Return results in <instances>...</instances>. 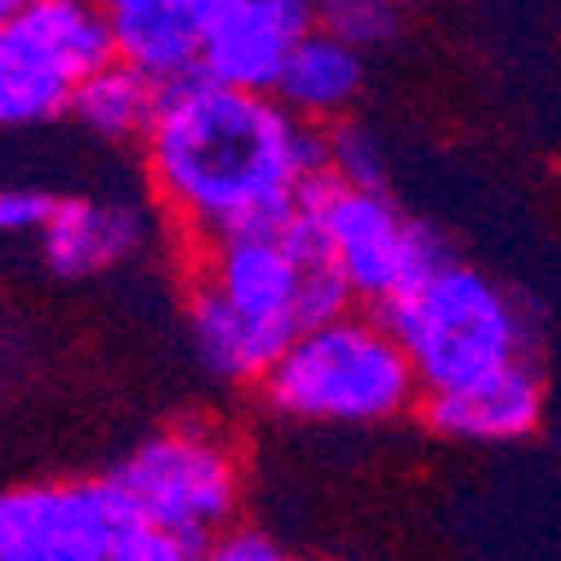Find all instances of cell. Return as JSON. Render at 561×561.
<instances>
[{
  "mask_svg": "<svg viewBox=\"0 0 561 561\" xmlns=\"http://www.w3.org/2000/svg\"><path fill=\"white\" fill-rule=\"evenodd\" d=\"M144 165L165 215L209 245L286 228L325 174V129L295 121L272 94L183 77L161 90Z\"/></svg>",
  "mask_w": 561,
  "mask_h": 561,
  "instance_id": "6da1fadb",
  "label": "cell"
},
{
  "mask_svg": "<svg viewBox=\"0 0 561 561\" xmlns=\"http://www.w3.org/2000/svg\"><path fill=\"white\" fill-rule=\"evenodd\" d=\"M383 325L414 366L419 388L455 392L530 362L526 308L485 272L446 263L383 308Z\"/></svg>",
  "mask_w": 561,
  "mask_h": 561,
  "instance_id": "7a4b0ae2",
  "label": "cell"
},
{
  "mask_svg": "<svg viewBox=\"0 0 561 561\" xmlns=\"http://www.w3.org/2000/svg\"><path fill=\"white\" fill-rule=\"evenodd\" d=\"M414 392L419 379L401 343L383 321L362 312L295 334L263 379L267 405L299 424H383Z\"/></svg>",
  "mask_w": 561,
  "mask_h": 561,
  "instance_id": "3957f363",
  "label": "cell"
},
{
  "mask_svg": "<svg viewBox=\"0 0 561 561\" xmlns=\"http://www.w3.org/2000/svg\"><path fill=\"white\" fill-rule=\"evenodd\" d=\"M304 215L312 219L353 299L379 308L455 259L446 237L424 219H410L388 192L343 187L321 174L304 196Z\"/></svg>",
  "mask_w": 561,
  "mask_h": 561,
  "instance_id": "277c9868",
  "label": "cell"
},
{
  "mask_svg": "<svg viewBox=\"0 0 561 561\" xmlns=\"http://www.w3.org/2000/svg\"><path fill=\"white\" fill-rule=\"evenodd\" d=\"M138 522H148L196 552L228 530L241 504V459L228 437L205 424H179L148 442L112 472Z\"/></svg>",
  "mask_w": 561,
  "mask_h": 561,
  "instance_id": "5b68a950",
  "label": "cell"
},
{
  "mask_svg": "<svg viewBox=\"0 0 561 561\" xmlns=\"http://www.w3.org/2000/svg\"><path fill=\"white\" fill-rule=\"evenodd\" d=\"M138 522L112 477L0 490V561H103Z\"/></svg>",
  "mask_w": 561,
  "mask_h": 561,
  "instance_id": "8992f818",
  "label": "cell"
},
{
  "mask_svg": "<svg viewBox=\"0 0 561 561\" xmlns=\"http://www.w3.org/2000/svg\"><path fill=\"white\" fill-rule=\"evenodd\" d=\"M196 77L245 94H272L290 54L317 32L312 0H196Z\"/></svg>",
  "mask_w": 561,
  "mask_h": 561,
  "instance_id": "52a82bcc",
  "label": "cell"
},
{
  "mask_svg": "<svg viewBox=\"0 0 561 561\" xmlns=\"http://www.w3.org/2000/svg\"><path fill=\"white\" fill-rule=\"evenodd\" d=\"M543 379L530 362L508 366L490 379H477L455 392H433L424 401V419L437 437L477 442V446H504L522 442L543 424Z\"/></svg>",
  "mask_w": 561,
  "mask_h": 561,
  "instance_id": "ba28073f",
  "label": "cell"
},
{
  "mask_svg": "<svg viewBox=\"0 0 561 561\" xmlns=\"http://www.w3.org/2000/svg\"><path fill=\"white\" fill-rule=\"evenodd\" d=\"M152 237L144 205L125 196H67L41 232V254L58 276H99L134 259Z\"/></svg>",
  "mask_w": 561,
  "mask_h": 561,
  "instance_id": "9c48e42d",
  "label": "cell"
},
{
  "mask_svg": "<svg viewBox=\"0 0 561 561\" xmlns=\"http://www.w3.org/2000/svg\"><path fill=\"white\" fill-rule=\"evenodd\" d=\"M187 334L196 347V362L224 383H263L295 339L286 330L241 317L237 308H228L201 286H192L187 299Z\"/></svg>",
  "mask_w": 561,
  "mask_h": 561,
  "instance_id": "30bf717a",
  "label": "cell"
},
{
  "mask_svg": "<svg viewBox=\"0 0 561 561\" xmlns=\"http://www.w3.org/2000/svg\"><path fill=\"white\" fill-rule=\"evenodd\" d=\"M366 85V58L362 49L343 45L325 32H312L286 62L272 99L286 107L295 121L321 129V125H339L347 116V107L357 103Z\"/></svg>",
  "mask_w": 561,
  "mask_h": 561,
  "instance_id": "8fae6325",
  "label": "cell"
},
{
  "mask_svg": "<svg viewBox=\"0 0 561 561\" xmlns=\"http://www.w3.org/2000/svg\"><path fill=\"white\" fill-rule=\"evenodd\" d=\"M116 58L138 67L157 85H174L196 77L201 67V10L196 0H174V5H134L107 10Z\"/></svg>",
  "mask_w": 561,
  "mask_h": 561,
  "instance_id": "7c38bea8",
  "label": "cell"
},
{
  "mask_svg": "<svg viewBox=\"0 0 561 561\" xmlns=\"http://www.w3.org/2000/svg\"><path fill=\"white\" fill-rule=\"evenodd\" d=\"M77 81L27 41L14 23L0 27V129H32L72 112Z\"/></svg>",
  "mask_w": 561,
  "mask_h": 561,
  "instance_id": "4fadbf2b",
  "label": "cell"
},
{
  "mask_svg": "<svg viewBox=\"0 0 561 561\" xmlns=\"http://www.w3.org/2000/svg\"><path fill=\"white\" fill-rule=\"evenodd\" d=\"M14 27L36 41L77 85L116 62V36L103 0H36L23 19H14Z\"/></svg>",
  "mask_w": 561,
  "mask_h": 561,
  "instance_id": "5bb4252c",
  "label": "cell"
},
{
  "mask_svg": "<svg viewBox=\"0 0 561 561\" xmlns=\"http://www.w3.org/2000/svg\"><path fill=\"white\" fill-rule=\"evenodd\" d=\"M161 90L152 77H144L138 67L129 62H107L103 72L85 77L72 94V112L81 129H90L103 144H144L148 129H152V116L161 107Z\"/></svg>",
  "mask_w": 561,
  "mask_h": 561,
  "instance_id": "9a60e30c",
  "label": "cell"
},
{
  "mask_svg": "<svg viewBox=\"0 0 561 561\" xmlns=\"http://www.w3.org/2000/svg\"><path fill=\"white\" fill-rule=\"evenodd\" d=\"M325 179L343 183V187H366V192H383L388 179V161H383V144L353 121H339L325 129Z\"/></svg>",
  "mask_w": 561,
  "mask_h": 561,
  "instance_id": "2e32d148",
  "label": "cell"
},
{
  "mask_svg": "<svg viewBox=\"0 0 561 561\" xmlns=\"http://www.w3.org/2000/svg\"><path fill=\"white\" fill-rule=\"evenodd\" d=\"M312 23L317 32L366 54L397 32V0H312Z\"/></svg>",
  "mask_w": 561,
  "mask_h": 561,
  "instance_id": "e0dca14e",
  "label": "cell"
},
{
  "mask_svg": "<svg viewBox=\"0 0 561 561\" xmlns=\"http://www.w3.org/2000/svg\"><path fill=\"white\" fill-rule=\"evenodd\" d=\"M54 205L58 201L41 187H0V237H41Z\"/></svg>",
  "mask_w": 561,
  "mask_h": 561,
  "instance_id": "ac0fdd59",
  "label": "cell"
},
{
  "mask_svg": "<svg viewBox=\"0 0 561 561\" xmlns=\"http://www.w3.org/2000/svg\"><path fill=\"white\" fill-rule=\"evenodd\" d=\"M103 561H196V548L174 539V535H165V530H157V526H148V522H134L112 543V552Z\"/></svg>",
  "mask_w": 561,
  "mask_h": 561,
  "instance_id": "d6986e66",
  "label": "cell"
},
{
  "mask_svg": "<svg viewBox=\"0 0 561 561\" xmlns=\"http://www.w3.org/2000/svg\"><path fill=\"white\" fill-rule=\"evenodd\" d=\"M196 561H290V552L280 548L276 539H267L263 530H250V526H228L224 535H215Z\"/></svg>",
  "mask_w": 561,
  "mask_h": 561,
  "instance_id": "ffe728a7",
  "label": "cell"
},
{
  "mask_svg": "<svg viewBox=\"0 0 561 561\" xmlns=\"http://www.w3.org/2000/svg\"><path fill=\"white\" fill-rule=\"evenodd\" d=\"M36 0H0V27H10L14 19H23Z\"/></svg>",
  "mask_w": 561,
  "mask_h": 561,
  "instance_id": "44dd1931",
  "label": "cell"
},
{
  "mask_svg": "<svg viewBox=\"0 0 561 561\" xmlns=\"http://www.w3.org/2000/svg\"><path fill=\"white\" fill-rule=\"evenodd\" d=\"M134 5H174V0H103V10H134Z\"/></svg>",
  "mask_w": 561,
  "mask_h": 561,
  "instance_id": "7402d4cb",
  "label": "cell"
}]
</instances>
